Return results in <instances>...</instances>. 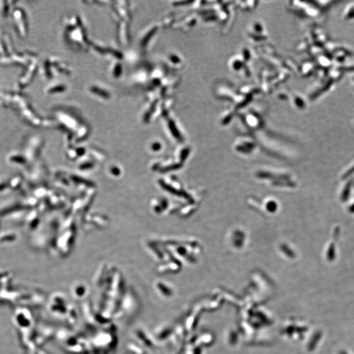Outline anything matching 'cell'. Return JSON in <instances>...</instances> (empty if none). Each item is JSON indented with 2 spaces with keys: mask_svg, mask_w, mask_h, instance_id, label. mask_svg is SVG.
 Returning a JSON list of instances; mask_svg holds the SVG:
<instances>
[]
</instances>
